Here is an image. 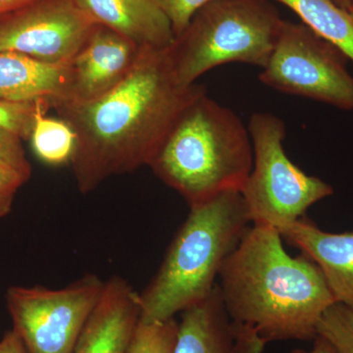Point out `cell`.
<instances>
[{"instance_id":"5bb4252c","label":"cell","mask_w":353,"mask_h":353,"mask_svg":"<svg viewBox=\"0 0 353 353\" xmlns=\"http://www.w3.org/2000/svg\"><path fill=\"white\" fill-rule=\"evenodd\" d=\"M72 85L71 62L48 64L16 52H0V99L67 101Z\"/></svg>"},{"instance_id":"4fadbf2b","label":"cell","mask_w":353,"mask_h":353,"mask_svg":"<svg viewBox=\"0 0 353 353\" xmlns=\"http://www.w3.org/2000/svg\"><path fill=\"white\" fill-rule=\"evenodd\" d=\"M97 25L139 48H169L175 41L170 21L152 0H76Z\"/></svg>"},{"instance_id":"cb8c5ba5","label":"cell","mask_w":353,"mask_h":353,"mask_svg":"<svg viewBox=\"0 0 353 353\" xmlns=\"http://www.w3.org/2000/svg\"><path fill=\"white\" fill-rule=\"evenodd\" d=\"M27 182L17 172L0 167V219L10 213L16 194Z\"/></svg>"},{"instance_id":"9a60e30c","label":"cell","mask_w":353,"mask_h":353,"mask_svg":"<svg viewBox=\"0 0 353 353\" xmlns=\"http://www.w3.org/2000/svg\"><path fill=\"white\" fill-rule=\"evenodd\" d=\"M173 353H236V331L219 288L182 313Z\"/></svg>"},{"instance_id":"d4e9b609","label":"cell","mask_w":353,"mask_h":353,"mask_svg":"<svg viewBox=\"0 0 353 353\" xmlns=\"http://www.w3.org/2000/svg\"><path fill=\"white\" fill-rule=\"evenodd\" d=\"M0 353H27V352L19 336L13 330H10L0 339Z\"/></svg>"},{"instance_id":"e0dca14e","label":"cell","mask_w":353,"mask_h":353,"mask_svg":"<svg viewBox=\"0 0 353 353\" xmlns=\"http://www.w3.org/2000/svg\"><path fill=\"white\" fill-rule=\"evenodd\" d=\"M50 108L48 101H39L30 139L32 150L39 159L50 166L70 164L75 150V134L61 118L46 116Z\"/></svg>"},{"instance_id":"2e32d148","label":"cell","mask_w":353,"mask_h":353,"mask_svg":"<svg viewBox=\"0 0 353 353\" xmlns=\"http://www.w3.org/2000/svg\"><path fill=\"white\" fill-rule=\"evenodd\" d=\"M301 18L303 24L353 62V12L332 0H275Z\"/></svg>"},{"instance_id":"ac0fdd59","label":"cell","mask_w":353,"mask_h":353,"mask_svg":"<svg viewBox=\"0 0 353 353\" xmlns=\"http://www.w3.org/2000/svg\"><path fill=\"white\" fill-rule=\"evenodd\" d=\"M178 326L175 318L164 322L139 320L126 353H173Z\"/></svg>"},{"instance_id":"277c9868","label":"cell","mask_w":353,"mask_h":353,"mask_svg":"<svg viewBox=\"0 0 353 353\" xmlns=\"http://www.w3.org/2000/svg\"><path fill=\"white\" fill-rule=\"evenodd\" d=\"M190 208L159 270L139 294L141 321H168L210 296L223 264L250 226L240 192Z\"/></svg>"},{"instance_id":"30bf717a","label":"cell","mask_w":353,"mask_h":353,"mask_svg":"<svg viewBox=\"0 0 353 353\" xmlns=\"http://www.w3.org/2000/svg\"><path fill=\"white\" fill-rule=\"evenodd\" d=\"M139 50L130 39L97 25L71 61V92L67 101H88L105 94L126 78Z\"/></svg>"},{"instance_id":"9c48e42d","label":"cell","mask_w":353,"mask_h":353,"mask_svg":"<svg viewBox=\"0 0 353 353\" xmlns=\"http://www.w3.org/2000/svg\"><path fill=\"white\" fill-rule=\"evenodd\" d=\"M97 26L76 0H37L0 18V52L69 63Z\"/></svg>"},{"instance_id":"3957f363","label":"cell","mask_w":353,"mask_h":353,"mask_svg":"<svg viewBox=\"0 0 353 353\" xmlns=\"http://www.w3.org/2000/svg\"><path fill=\"white\" fill-rule=\"evenodd\" d=\"M148 166L190 208L241 192L253 166L250 131L231 109L204 92L179 114Z\"/></svg>"},{"instance_id":"6da1fadb","label":"cell","mask_w":353,"mask_h":353,"mask_svg":"<svg viewBox=\"0 0 353 353\" xmlns=\"http://www.w3.org/2000/svg\"><path fill=\"white\" fill-rule=\"evenodd\" d=\"M170 48H141L126 78L97 99L53 104L75 134L70 165L82 194L148 166L179 114L206 92L176 81Z\"/></svg>"},{"instance_id":"603a6c76","label":"cell","mask_w":353,"mask_h":353,"mask_svg":"<svg viewBox=\"0 0 353 353\" xmlns=\"http://www.w3.org/2000/svg\"><path fill=\"white\" fill-rule=\"evenodd\" d=\"M236 331V353H263L266 341L254 329L243 325L234 324ZM310 350H296L292 353H336L333 347L321 336H317Z\"/></svg>"},{"instance_id":"44dd1931","label":"cell","mask_w":353,"mask_h":353,"mask_svg":"<svg viewBox=\"0 0 353 353\" xmlns=\"http://www.w3.org/2000/svg\"><path fill=\"white\" fill-rule=\"evenodd\" d=\"M170 21L176 39L189 27L192 18L210 0H152Z\"/></svg>"},{"instance_id":"7402d4cb","label":"cell","mask_w":353,"mask_h":353,"mask_svg":"<svg viewBox=\"0 0 353 353\" xmlns=\"http://www.w3.org/2000/svg\"><path fill=\"white\" fill-rule=\"evenodd\" d=\"M22 141L16 134L0 130V167L17 172L29 181L32 166L26 157Z\"/></svg>"},{"instance_id":"52a82bcc","label":"cell","mask_w":353,"mask_h":353,"mask_svg":"<svg viewBox=\"0 0 353 353\" xmlns=\"http://www.w3.org/2000/svg\"><path fill=\"white\" fill-rule=\"evenodd\" d=\"M348 58L303 24L284 22L259 80L279 92L353 110Z\"/></svg>"},{"instance_id":"ba28073f","label":"cell","mask_w":353,"mask_h":353,"mask_svg":"<svg viewBox=\"0 0 353 353\" xmlns=\"http://www.w3.org/2000/svg\"><path fill=\"white\" fill-rule=\"evenodd\" d=\"M104 285L99 276L87 274L62 289L9 288L7 308L26 352L71 353Z\"/></svg>"},{"instance_id":"8992f818","label":"cell","mask_w":353,"mask_h":353,"mask_svg":"<svg viewBox=\"0 0 353 353\" xmlns=\"http://www.w3.org/2000/svg\"><path fill=\"white\" fill-rule=\"evenodd\" d=\"M253 148L252 170L241 190L250 223L282 232L306 210L331 196L334 189L309 176L285 154V126L270 113H254L248 125Z\"/></svg>"},{"instance_id":"8fae6325","label":"cell","mask_w":353,"mask_h":353,"mask_svg":"<svg viewBox=\"0 0 353 353\" xmlns=\"http://www.w3.org/2000/svg\"><path fill=\"white\" fill-rule=\"evenodd\" d=\"M139 320V292L124 278L113 276L105 281L71 353H126Z\"/></svg>"},{"instance_id":"484cf974","label":"cell","mask_w":353,"mask_h":353,"mask_svg":"<svg viewBox=\"0 0 353 353\" xmlns=\"http://www.w3.org/2000/svg\"><path fill=\"white\" fill-rule=\"evenodd\" d=\"M37 0H0V18L15 12Z\"/></svg>"},{"instance_id":"7c38bea8","label":"cell","mask_w":353,"mask_h":353,"mask_svg":"<svg viewBox=\"0 0 353 353\" xmlns=\"http://www.w3.org/2000/svg\"><path fill=\"white\" fill-rule=\"evenodd\" d=\"M280 234L319 267L336 303L353 312V232L328 233L303 217Z\"/></svg>"},{"instance_id":"d6986e66","label":"cell","mask_w":353,"mask_h":353,"mask_svg":"<svg viewBox=\"0 0 353 353\" xmlns=\"http://www.w3.org/2000/svg\"><path fill=\"white\" fill-rule=\"evenodd\" d=\"M321 336L336 353H353V312L343 304L330 306L318 323Z\"/></svg>"},{"instance_id":"7a4b0ae2","label":"cell","mask_w":353,"mask_h":353,"mask_svg":"<svg viewBox=\"0 0 353 353\" xmlns=\"http://www.w3.org/2000/svg\"><path fill=\"white\" fill-rule=\"evenodd\" d=\"M280 232L252 225L219 274L223 303L234 324L266 343L314 341L325 311L336 303L319 267L285 252Z\"/></svg>"},{"instance_id":"83f0119b","label":"cell","mask_w":353,"mask_h":353,"mask_svg":"<svg viewBox=\"0 0 353 353\" xmlns=\"http://www.w3.org/2000/svg\"><path fill=\"white\" fill-rule=\"evenodd\" d=\"M350 11H352V12H353V4H352V9H350Z\"/></svg>"},{"instance_id":"ffe728a7","label":"cell","mask_w":353,"mask_h":353,"mask_svg":"<svg viewBox=\"0 0 353 353\" xmlns=\"http://www.w3.org/2000/svg\"><path fill=\"white\" fill-rule=\"evenodd\" d=\"M39 101L0 99V130L22 139H31Z\"/></svg>"},{"instance_id":"4316f807","label":"cell","mask_w":353,"mask_h":353,"mask_svg":"<svg viewBox=\"0 0 353 353\" xmlns=\"http://www.w3.org/2000/svg\"><path fill=\"white\" fill-rule=\"evenodd\" d=\"M332 1L334 2L336 6L341 7V8L347 9V10L350 11L353 4V0H332Z\"/></svg>"},{"instance_id":"5b68a950","label":"cell","mask_w":353,"mask_h":353,"mask_svg":"<svg viewBox=\"0 0 353 353\" xmlns=\"http://www.w3.org/2000/svg\"><path fill=\"white\" fill-rule=\"evenodd\" d=\"M283 24L264 0H210L171 46L176 81L189 87L203 74L228 63L263 68Z\"/></svg>"}]
</instances>
